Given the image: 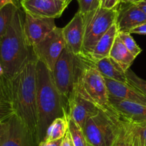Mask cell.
Masks as SVG:
<instances>
[{
  "instance_id": "cell-1",
  "label": "cell",
  "mask_w": 146,
  "mask_h": 146,
  "mask_svg": "<svg viewBox=\"0 0 146 146\" xmlns=\"http://www.w3.org/2000/svg\"><path fill=\"white\" fill-rule=\"evenodd\" d=\"M36 62L31 50L25 64L9 80L7 107L9 115L17 116L37 138Z\"/></svg>"
},
{
  "instance_id": "cell-2",
  "label": "cell",
  "mask_w": 146,
  "mask_h": 146,
  "mask_svg": "<svg viewBox=\"0 0 146 146\" xmlns=\"http://www.w3.org/2000/svg\"><path fill=\"white\" fill-rule=\"evenodd\" d=\"M36 104L38 113L37 140H44L49 125L56 117L68 113L67 103L58 92L52 72L46 66L37 60Z\"/></svg>"
},
{
  "instance_id": "cell-3",
  "label": "cell",
  "mask_w": 146,
  "mask_h": 146,
  "mask_svg": "<svg viewBox=\"0 0 146 146\" xmlns=\"http://www.w3.org/2000/svg\"><path fill=\"white\" fill-rule=\"evenodd\" d=\"M24 17L19 7L0 41V64L8 80L23 67L31 55L24 31Z\"/></svg>"
},
{
  "instance_id": "cell-4",
  "label": "cell",
  "mask_w": 146,
  "mask_h": 146,
  "mask_svg": "<svg viewBox=\"0 0 146 146\" xmlns=\"http://www.w3.org/2000/svg\"><path fill=\"white\" fill-rule=\"evenodd\" d=\"M76 76L74 85L80 94L98 109L113 112L104 76L83 55L76 56ZM114 113V112H113Z\"/></svg>"
},
{
  "instance_id": "cell-5",
  "label": "cell",
  "mask_w": 146,
  "mask_h": 146,
  "mask_svg": "<svg viewBox=\"0 0 146 146\" xmlns=\"http://www.w3.org/2000/svg\"><path fill=\"white\" fill-rule=\"evenodd\" d=\"M123 120L113 112L100 110L89 117L82 130L86 140L93 146H113L121 130Z\"/></svg>"
},
{
  "instance_id": "cell-6",
  "label": "cell",
  "mask_w": 146,
  "mask_h": 146,
  "mask_svg": "<svg viewBox=\"0 0 146 146\" xmlns=\"http://www.w3.org/2000/svg\"><path fill=\"white\" fill-rule=\"evenodd\" d=\"M118 9H108L99 7L84 14L85 23L82 54L86 56L93 50L98 40L116 22Z\"/></svg>"
},
{
  "instance_id": "cell-7",
  "label": "cell",
  "mask_w": 146,
  "mask_h": 146,
  "mask_svg": "<svg viewBox=\"0 0 146 146\" xmlns=\"http://www.w3.org/2000/svg\"><path fill=\"white\" fill-rule=\"evenodd\" d=\"M31 48L36 58L52 72L57 60L66 49L62 28L56 27Z\"/></svg>"
},
{
  "instance_id": "cell-8",
  "label": "cell",
  "mask_w": 146,
  "mask_h": 146,
  "mask_svg": "<svg viewBox=\"0 0 146 146\" xmlns=\"http://www.w3.org/2000/svg\"><path fill=\"white\" fill-rule=\"evenodd\" d=\"M76 62V57L66 48L51 72L56 86L66 103L75 82Z\"/></svg>"
},
{
  "instance_id": "cell-9",
  "label": "cell",
  "mask_w": 146,
  "mask_h": 146,
  "mask_svg": "<svg viewBox=\"0 0 146 146\" xmlns=\"http://www.w3.org/2000/svg\"><path fill=\"white\" fill-rule=\"evenodd\" d=\"M56 27L55 19L36 17L25 13L24 31L26 41L29 47L38 44Z\"/></svg>"
},
{
  "instance_id": "cell-10",
  "label": "cell",
  "mask_w": 146,
  "mask_h": 146,
  "mask_svg": "<svg viewBox=\"0 0 146 146\" xmlns=\"http://www.w3.org/2000/svg\"><path fill=\"white\" fill-rule=\"evenodd\" d=\"M67 107L68 116L81 128L89 117L100 110L94 103L81 95L74 85L68 98Z\"/></svg>"
},
{
  "instance_id": "cell-11",
  "label": "cell",
  "mask_w": 146,
  "mask_h": 146,
  "mask_svg": "<svg viewBox=\"0 0 146 146\" xmlns=\"http://www.w3.org/2000/svg\"><path fill=\"white\" fill-rule=\"evenodd\" d=\"M111 110L121 120L133 125L146 123V105L109 96Z\"/></svg>"
},
{
  "instance_id": "cell-12",
  "label": "cell",
  "mask_w": 146,
  "mask_h": 146,
  "mask_svg": "<svg viewBox=\"0 0 146 146\" xmlns=\"http://www.w3.org/2000/svg\"><path fill=\"white\" fill-rule=\"evenodd\" d=\"M62 31L66 48L75 56L82 54L85 31L84 14L77 11L68 24L62 28Z\"/></svg>"
},
{
  "instance_id": "cell-13",
  "label": "cell",
  "mask_w": 146,
  "mask_h": 146,
  "mask_svg": "<svg viewBox=\"0 0 146 146\" xmlns=\"http://www.w3.org/2000/svg\"><path fill=\"white\" fill-rule=\"evenodd\" d=\"M24 13L46 18H58L68 5L59 0H21Z\"/></svg>"
},
{
  "instance_id": "cell-14",
  "label": "cell",
  "mask_w": 146,
  "mask_h": 146,
  "mask_svg": "<svg viewBox=\"0 0 146 146\" xmlns=\"http://www.w3.org/2000/svg\"><path fill=\"white\" fill-rule=\"evenodd\" d=\"M9 123L8 138L3 146H37L36 136L15 115L7 117Z\"/></svg>"
},
{
  "instance_id": "cell-15",
  "label": "cell",
  "mask_w": 146,
  "mask_h": 146,
  "mask_svg": "<svg viewBox=\"0 0 146 146\" xmlns=\"http://www.w3.org/2000/svg\"><path fill=\"white\" fill-rule=\"evenodd\" d=\"M124 7L118 9L116 25L118 31L130 32L131 29L146 22V14L136 4H124Z\"/></svg>"
},
{
  "instance_id": "cell-16",
  "label": "cell",
  "mask_w": 146,
  "mask_h": 146,
  "mask_svg": "<svg viewBox=\"0 0 146 146\" xmlns=\"http://www.w3.org/2000/svg\"><path fill=\"white\" fill-rule=\"evenodd\" d=\"M105 80L109 96L146 105V95L133 86L108 78Z\"/></svg>"
},
{
  "instance_id": "cell-17",
  "label": "cell",
  "mask_w": 146,
  "mask_h": 146,
  "mask_svg": "<svg viewBox=\"0 0 146 146\" xmlns=\"http://www.w3.org/2000/svg\"><path fill=\"white\" fill-rule=\"evenodd\" d=\"M86 59L105 78L121 82H127L126 72L110 56L96 62L91 61L88 58Z\"/></svg>"
},
{
  "instance_id": "cell-18",
  "label": "cell",
  "mask_w": 146,
  "mask_h": 146,
  "mask_svg": "<svg viewBox=\"0 0 146 146\" xmlns=\"http://www.w3.org/2000/svg\"><path fill=\"white\" fill-rule=\"evenodd\" d=\"M118 33V27L116 23H115L98 40L92 51L88 55L84 57L94 62H96L104 57H108Z\"/></svg>"
},
{
  "instance_id": "cell-19",
  "label": "cell",
  "mask_w": 146,
  "mask_h": 146,
  "mask_svg": "<svg viewBox=\"0 0 146 146\" xmlns=\"http://www.w3.org/2000/svg\"><path fill=\"white\" fill-rule=\"evenodd\" d=\"M109 56L125 72L130 69L135 59V57L124 45L118 35L114 41Z\"/></svg>"
},
{
  "instance_id": "cell-20",
  "label": "cell",
  "mask_w": 146,
  "mask_h": 146,
  "mask_svg": "<svg viewBox=\"0 0 146 146\" xmlns=\"http://www.w3.org/2000/svg\"><path fill=\"white\" fill-rule=\"evenodd\" d=\"M68 113H66L64 116L56 117L53 120L47 128L44 140L50 141L63 139L68 132Z\"/></svg>"
},
{
  "instance_id": "cell-21",
  "label": "cell",
  "mask_w": 146,
  "mask_h": 146,
  "mask_svg": "<svg viewBox=\"0 0 146 146\" xmlns=\"http://www.w3.org/2000/svg\"><path fill=\"white\" fill-rule=\"evenodd\" d=\"M18 8L19 6L14 3H9L0 8V41L7 32L14 13Z\"/></svg>"
},
{
  "instance_id": "cell-22",
  "label": "cell",
  "mask_w": 146,
  "mask_h": 146,
  "mask_svg": "<svg viewBox=\"0 0 146 146\" xmlns=\"http://www.w3.org/2000/svg\"><path fill=\"white\" fill-rule=\"evenodd\" d=\"M68 129L74 146H87V142L82 128L76 123L68 115Z\"/></svg>"
},
{
  "instance_id": "cell-23",
  "label": "cell",
  "mask_w": 146,
  "mask_h": 146,
  "mask_svg": "<svg viewBox=\"0 0 146 146\" xmlns=\"http://www.w3.org/2000/svg\"><path fill=\"white\" fill-rule=\"evenodd\" d=\"M118 36L123 42L124 45L135 58L137 56H138V54H141L142 49L138 45L131 33L126 31H118Z\"/></svg>"
},
{
  "instance_id": "cell-24",
  "label": "cell",
  "mask_w": 146,
  "mask_h": 146,
  "mask_svg": "<svg viewBox=\"0 0 146 146\" xmlns=\"http://www.w3.org/2000/svg\"><path fill=\"white\" fill-rule=\"evenodd\" d=\"M127 82L146 95V80L138 77L131 69L126 71Z\"/></svg>"
},
{
  "instance_id": "cell-25",
  "label": "cell",
  "mask_w": 146,
  "mask_h": 146,
  "mask_svg": "<svg viewBox=\"0 0 146 146\" xmlns=\"http://www.w3.org/2000/svg\"><path fill=\"white\" fill-rule=\"evenodd\" d=\"M128 134L127 146H144L143 139L136 126L129 123H128Z\"/></svg>"
},
{
  "instance_id": "cell-26",
  "label": "cell",
  "mask_w": 146,
  "mask_h": 146,
  "mask_svg": "<svg viewBox=\"0 0 146 146\" xmlns=\"http://www.w3.org/2000/svg\"><path fill=\"white\" fill-rule=\"evenodd\" d=\"M79 6L78 11L83 14L94 11L101 7V0H77Z\"/></svg>"
},
{
  "instance_id": "cell-27",
  "label": "cell",
  "mask_w": 146,
  "mask_h": 146,
  "mask_svg": "<svg viewBox=\"0 0 146 146\" xmlns=\"http://www.w3.org/2000/svg\"><path fill=\"white\" fill-rule=\"evenodd\" d=\"M128 134V124L126 122L123 120V124L121 130L117 137L116 140L114 142L113 146H127Z\"/></svg>"
},
{
  "instance_id": "cell-28",
  "label": "cell",
  "mask_w": 146,
  "mask_h": 146,
  "mask_svg": "<svg viewBox=\"0 0 146 146\" xmlns=\"http://www.w3.org/2000/svg\"><path fill=\"white\" fill-rule=\"evenodd\" d=\"M9 133V123L7 119L0 120V146H3L8 138Z\"/></svg>"
},
{
  "instance_id": "cell-29",
  "label": "cell",
  "mask_w": 146,
  "mask_h": 146,
  "mask_svg": "<svg viewBox=\"0 0 146 146\" xmlns=\"http://www.w3.org/2000/svg\"><path fill=\"white\" fill-rule=\"evenodd\" d=\"M7 117H8V111L6 105L5 96L2 87L0 84V118L1 120H4Z\"/></svg>"
},
{
  "instance_id": "cell-30",
  "label": "cell",
  "mask_w": 146,
  "mask_h": 146,
  "mask_svg": "<svg viewBox=\"0 0 146 146\" xmlns=\"http://www.w3.org/2000/svg\"><path fill=\"white\" fill-rule=\"evenodd\" d=\"M120 4L119 0H101V7L108 9H116Z\"/></svg>"
},
{
  "instance_id": "cell-31",
  "label": "cell",
  "mask_w": 146,
  "mask_h": 146,
  "mask_svg": "<svg viewBox=\"0 0 146 146\" xmlns=\"http://www.w3.org/2000/svg\"><path fill=\"white\" fill-rule=\"evenodd\" d=\"M131 34H142V35H146V22L140 24L138 27H135L130 31Z\"/></svg>"
},
{
  "instance_id": "cell-32",
  "label": "cell",
  "mask_w": 146,
  "mask_h": 146,
  "mask_svg": "<svg viewBox=\"0 0 146 146\" xmlns=\"http://www.w3.org/2000/svg\"><path fill=\"white\" fill-rule=\"evenodd\" d=\"M62 140L63 139L56 140H50V141L43 140L38 143L37 146H61Z\"/></svg>"
},
{
  "instance_id": "cell-33",
  "label": "cell",
  "mask_w": 146,
  "mask_h": 146,
  "mask_svg": "<svg viewBox=\"0 0 146 146\" xmlns=\"http://www.w3.org/2000/svg\"><path fill=\"white\" fill-rule=\"evenodd\" d=\"M141 134V137L143 141L144 146H146V123L142 125H135Z\"/></svg>"
},
{
  "instance_id": "cell-34",
  "label": "cell",
  "mask_w": 146,
  "mask_h": 146,
  "mask_svg": "<svg viewBox=\"0 0 146 146\" xmlns=\"http://www.w3.org/2000/svg\"><path fill=\"white\" fill-rule=\"evenodd\" d=\"M61 146H73L72 140H71V136H70V134L69 133H68V131L66 133L65 137L63 138Z\"/></svg>"
},
{
  "instance_id": "cell-35",
  "label": "cell",
  "mask_w": 146,
  "mask_h": 146,
  "mask_svg": "<svg viewBox=\"0 0 146 146\" xmlns=\"http://www.w3.org/2000/svg\"><path fill=\"white\" fill-rule=\"evenodd\" d=\"M137 5L138 7L143 11L144 13L146 14V0H141L139 2L137 3Z\"/></svg>"
},
{
  "instance_id": "cell-36",
  "label": "cell",
  "mask_w": 146,
  "mask_h": 146,
  "mask_svg": "<svg viewBox=\"0 0 146 146\" xmlns=\"http://www.w3.org/2000/svg\"><path fill=\"white\" fill-rule=\"evenodd\" d=\"M9 3H14L18 5V0H0V8Z\"/></svg>"
},
{
  "instance_id": "cell-37",
  "label": "cell",
  "mask_w": 146,
  "mask_h": 146,
  "mask_svg": "<svg viewBox=\"0 0 146 146\" xmlns=\"http://www.w3.org/2000/svg\"><path fill=\"white\" fill-rule=\"evenodd\" d=\"M141 0H119L120 4H137Z\"/></svg>"
},
{
  "instance_id": "cell-38",
  "label": "cell",
  "mask_w": 146,
  "mask_h": 146,
  "mask_svg": "<svg viewBox=\"0 0 146 146\" xmlns=\"http://www.w3.org/2000/svg\"><path fill=\"white\" fill-rule=\"evenodd\" d=\"M59 1H62V2H64V4H67V5H68V4L71 3V1H72V0H59Z\"/></svg>"
},
{
  "instance_id": "cell-39",
  "label": "cell",
  "mask_w": 146,
  "mask_h": 146,
  "mask_svg": "<svg viewBox=\"0 0 146 146\" xmlns=\"http://www.w3.org/2000/svg\"><path fill=\"white\" fill-rule=\"evenodd\" d=\"M87 146H93V145H91L88 144V143H87Z\"/></svg>"
},
{
  "instance_id": "cell-40",
  "label": "cell",
  "mask_w": 146,
  "mask_h": 146,
  "mask_svg": "<svg viewBox=\"0 0 146 146\" xmlns=\"http://www.w3.org/2000/svg\"><path fill=\"white\" fill-rule=\"evenodd\" d=\"M73 146H74V144H73Z\"/></svg>"
},
{
  "instance_id": "cell-41",
  "label": "cell",
  "mask_w": 146,
  "mask_h": 146,
  "mask_svg": "<svg viewBox=\"0 0 146 146\" xmlns=\"http://www.w3.org/2000/svg\"><path fill=\"white\" fill-rule=\"evenodd\" d=\"M0 120H1V118H0Z\"/></svg>"
}]
</instances>
